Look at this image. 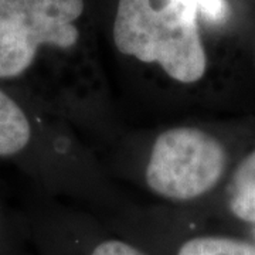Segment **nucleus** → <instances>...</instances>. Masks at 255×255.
<instances>
[{"mask_svg": "<svg viewBox=\"0 0 255 255\" xmlns=\"http://www.w3.org/2000/svg\"><path fill=\"white\" fill-rule=\"evenodd\" d=\"M84 0H0V81L16 80L43 46L73 47Z\"/></svg>", "mask_w": 255, "mask_h": 255, "instance_id": "2", "label": "nucleus"}, {"mask_svg": "<svg viewBox=\"0 0 255 255\" xmlns=\"http://www.w3.org/2000/svg\"><path fill=\"white\" fill-rule=\"evenodd\" d=\"M227 166L224 146L197 128H173L156 137L146 183L170 200H191L217 186Z\"/></svg>", "mask_w": 255, "mask_h": 255, "instance_id": "3", "label": "nucleus"}, {"mask_svg": "<svg viewBox=\"0 0 255 255\" xmlns=\"http://www.w3.org/2000/svg\"><path fill=\"white\" fill-rule=\"evenodd\" d=\"M193 3L197 11L210 21L221 23L227 18L228 6L226 0H193Z\"/></svg>", "mask_w": 255, "mask_h": 255, "instance_id": "7", "label": "nucleus"}, {"mask_svg": "<svg viewBox=\"0 0 255 255\" xmlns=\"http://www.w3.org/2000/svg\"><path fill=\"white\" fill-rule=\"evenodd\" d=\"M92 255H145L139 250L122 241H105L97 247Z\"/></svg>", "mask_w": 255, "mask_h": 255, "instance_id": "8", "label": "nucleus"}, {"mask_svg": "<svg viewBox=\"0 0 255 255\" xmlns=\"http://www.w3.org/2000/svg\"><path fill=\"white\" fill-rule=\"evenodd\" d=\"M230 209L237 219L255 223V150L238 164L233 176Z\"/></svg>", "mask_w": 255, "mask_h": 255, "instance_id": "5", "label": "nucleus"}, {"mask_svg": "<svg viewBox=\"0 0 255 255\" xmlns=\"http://www.w3.org/2000/svg\"><path fill=\"white\" fill-rule=\"evenodd\" d=\"M197 14L193 0H119L115 46L142 63H157L176 81L197 82L207 70Z\"/></svg>", "mask_w": 255, "mask_h": 255, "instance_id": "1", "label": "nucleus"}, {"mask_svg": "<svg viewBox=\"0 0 255 255\" xmlns=\"http://www.w3.org/2000/svg\"><path fill=\"white\" fill-rule=\"evenodd\" d=\"M34 125L27 110L0 87V157L23 156L34 143Z\"/></svg>", "mask_w": 255, "mask_h": 255, "instance_id": "4", "label": "nucleus"}, {"mask_svg": "<svg viewBox=\"0 0 255 255\" xmlns=\"http://www.w3.org/2000/svg\"><path fill=\"white\" fill-rule=\"evenodd\" d=\"M177 255H255V246L228 237H199L189 240Z\"/></svg>", "mask_w": 255, "mask_h": 255, "instance_id": "6", "label": "nucleus"}]
</instances>
